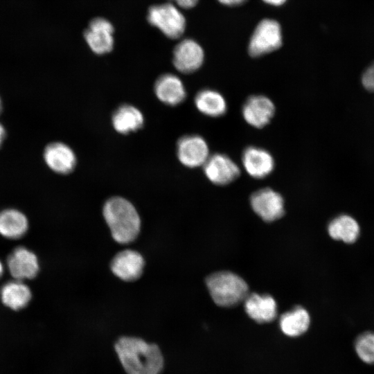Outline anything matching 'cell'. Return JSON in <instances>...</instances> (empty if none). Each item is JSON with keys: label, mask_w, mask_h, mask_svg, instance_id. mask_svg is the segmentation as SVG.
<instances>
[{"label": "cell", "mask_w": 374, "mask_h": 374, "mask_svg": "<svg viewBox=\"0 0 374 374\" xmlns=\"http://www.w3.org/2000/svg\"><path fill=\"white\" fill-rule=\"evenodd\" d=\"M114 350L127 374H161L163 370V355L156 344L123 336L116 341Z\"/></svg>", "instance_id": "obj_1"}, {"label": "cell", "mask_w": 374, "mask_h": 374, "mask_svg": "<svg viewBox=\"0 0 374 374\" xmlns=\"http://www.w3.org/2000/svg\"><path fill=\"white\" fill-rule=\"evenodd\" d=\"M103 215L113 239L119 244H129L138 236L141 220L134 206L127 199L115 196L103 205Z\"/></svg>", "instance_id": "obj_2"}, {"label": "cell", "mask_w": 374, "mask_h": 374, "mask_svg": "<svg viewBox=\"0 0 374 374\" xmlns=\"http://www.w3.org/2000/svg\"><path fill=\"white\" fill-rule=\"evenodd\" d=\"M206 285L213 301L222 307H231L244 301L249 294L247 283L238 275L222 271L209 275Z\"/></svg>", "instance_id": "obj_3"}, {"label": "cell", "mask_w": 374, "mask_h": 374, "mask_svg": "<svg viewBox=\"0 0 374 374\" xmlns=\"http://www.w3.org/2000/svg\"><path fill=\"white\" fill-rule=\"evenodd\" d=\"M148 21L170 39H178L186 28L184 15L170 3L152 6L148 12Z\"/></svg>", "instance_id": "obj_4"}, {"label": "cell", "mask_w": 374, "mask_h": 374, "mask_svg": "<svg viewBox=\"0 0 374 374\" xmlns=\"http://www.w3.org/2000/svg\"><path fill=\"white\" fill-rule=\"evenodd\" d=\"M282 30L279 23L265 19L256 27L249 43V53L260 57L278 49L282 45Z\"/></svg>", "instance_id": "obj_5"}, {"label": "cell", "mask_w": 374, "mask_h": 374, "mask_svg": "<svg viewBox=\"0 0 374 374\" xmlns=\"http://www.w3.org/2000/svg\"><path fill=\"white\" fill-rule=\"evenodd\" d=\"M253 211L264 221L273 222L285 212L283 197L270 188L259 189L250 197Z\"/></svg>", "instance_id": "obj_6"}, {"label": "cell", "mask_w": 374, "mask_h": 374, "mask_svg": "<svg viewBox=\"0 0 374 374\" xmlns=\"http://www.w3.org/2000/svg\"><path fill=\"white\" fill-rule=\"evenodd\" d=\"M202 166L208 179L219 186L233 182L240 174V169L234 161L221 153L210 155Z\"/></svg>", "instance_id": "obj_7"}, {"label": "cell", "mask_w": 374, "mask_h": 374, "mask_svg": "<svg viewBox=\"0 0 374 374\" xmlns=\"http://www.w3.org/2000/svg\"><path fill=\"white\" fill-rule=\"evenodd\" d=\"M177 155L181 163L188 168L203 166L209 155L206 141L197 134L185 135L177 143Z\"/></svg>", "instance_id": "obj_8"}, {"label": "cell", "mask_w": 374, "mask_h": 374, "mask_svg": "<svg viewBox=\"0 0 374 374\" xmlns=\"http://www.w3.org/2000/svg\"><path fill=\"white\" fill-rule=\"evenodd\" d=\"M204 60L202 48L193 39H183L174 48L172 63L181 73H190L196 71L202 66Z\"/></svg>", "instance_id": "obj_9"}, {"label": "cell", "mask_w": 374, "mask_h": 374, "mask_svg": "<svg viewBox=\"0 0 374 374\" xmlns=\"http://www.w3.org/2000/svg\"><path fill=\"white\" fill-rule=\"evenodd\" d=\"M145 260L137 251L125 249L115 255L110 264L112 273L124 281H133L142 274Z\"/></svg>", "instance_id": "obj_10"}, {"label": "cell", "mask_w": 374, "mask_h": 374, "mask_svg": "<svg viewBox=\"0 0 374 374\" xmlns=\"http://www.w3.org/2000/svg\"><path fill=\"white\" fill-rule=\"evenodd\" d=\"M44 161L54 172L67 175L71 172L77 163L74 151L67 144L55 141L48 143L44 150Z\"/></svg>", "instance_id": "obj_11"}, {"label": "cell", "mask_w": 374, "mask_h": 374, "mask_svg": "<svg viewBox=\"0 0 374 374\" xmlns=\"http://www.w3.org/2000/svg\"><path fill=\"white\" fill-rule=\"evenodd\" d=\"M114 27L103 17L93 18L84 30V37L90 48L96 54L103 55L113 48Z\"/></svg>", "instance_id": "obj_12"}, {"label": "cell", "mask_w": 374, "mask_h": 374, "mask_svg": "<svg viewBox=\"0 0 374 374\" xmlns=\"http://www.w3.org/2000/svg\"><path fill=\"white\" fill-rule=\"evenodd\" d=\"M245 121L256 128L266 126L273 118L275 106L271 99L263 95L249 97L242 109Z\"/></svg>", "instance_id": "obj_13"}, {"label": "cell", "mask_w": 374, "mask_h": 374, "mask_svg": "<svg viewBox=\"0 0 374 374\" xmlns=\"http://www.w3.org/2000/svg\"><path fill=\"white\" fill-rule=\"evenodd\" d=\"M242 162L246 172L256 179L267 177L274 168L272 155L267 150L256 146H249L244 150Z\"/></svg>", "instance_id": "obj_14"}, {"label": "cell", "mask_w": 374, "mask_h": 374, "mask_svg": "<svg viewBox=\"0 0 374 374\" xmlns=\"http://www.w3.org/2000/svg\"><path fill=\"white\" fill-rule=\"evenodd\" d=\"M7 266L10 274L16 279H30L39 271V263L34 253L26 248H16L8 257Z\"/></svg>", "instance_id": "obj_15"}, {"label": "cell", "mask_w": 374, "mask_h": 374, "mask_svg": "<svg viewBox=\"0 0 374 374\" xmlns=\"http://www.w3.org/2000/svg\"><path fill=\"white\" fill-rule=\"evenodd\" d=\"M154 90L157 98L170 106L179 105L185 100L186 96L182 81L172 73L160 75L155 81Z\"/></svg>", "instance_id": "obj_16"}, {"label": "cell", "mask_w": 374, "mask_h": 374, "mask_svg": "<svg viewBox=\"0 0 374 374\" xmlns=\"http://www.w3.org/2000/svg\"><path fill=\"white\" fill-rule=\"evenodd\" d=\"M244 309L248 316L262 323L271 322L277 315V304L269 295L248 294L244 299Z\"/></svg>", "instance_id": "obj_17"}, {"label": "cell", "mask_w": 374, "mask_h": 374, "mask_svg": "<svg viewBox=\"0 0 374 374\" xmlns=\"http://www.w3.org/2000/svg\"><path fill=\"white\" fill-rule=\"evenodd\" d=\"M112 123L117 132L127 134L139 130L143 126L144 116L135 106L123 104L113 112Z\"/></svg>", "instance_id": "obj_18"}, {"label": "cell", "mask_w": 374, "mask_h": 374, "mask_svg": "<svg viewBox=\"0 0 374 374\" xmlns=\"http://www.w3.org/2000/svg\"><path fill=\"white\" fill-rule=\"evenodd\" d=\"M194 102L199 112L210 117L222 116L227 109L226 102L223 96L211 89L200 90L196 94Z\"/></svg>", "instance_id": "obj_19"}, {"label": "cell", "mask_w": 374, "mask_h": 374, "mask_svg": "<svg viewBox=\"0 0 374 374\" xmlns=\"http://www.w3.org/2000/svg\"><path fill=\"white\" fill-rule=\"evenodd\" d=\"M28 227V220L19 211L10 208L0 213V234L3 236L19 238L26 233Z\"/></svg>", "instance_id": "obj_20"}, {"label": "cell", "mask_w": 374, "mask_h": 374, "mask_svg": "<svg viewBox=\"0 0 374 374\" xmlns=\"http://www.w3.org/2000/svg\"><path fill=\"white\" fill-rule=\"evenodd\" d=\"M310 323V318L308 312L300 306L282 314L279 321L281 331L291 337L305 333Z\"/></svg>", "instance_id": "obj_21"}, {"label": "cell", "mask_w": 374, "mask_h": 374, "mask_svg": "<svg viewBox=\"0 0 374 374\" xmlns=\"http://www.w3.org/2000/svg\"><path fill=\"white\" fill-rule=\"evenodd\" d=\"M3 303L14 310L26 307L31 299L29 287L20 281H10L1 289Z\"/></svg>", "instance_id": "obj_22"}, {"label": "cell", "mask_w": 374, "mask_h": 374, "mask_svg": "<svg viewBox=\"0 0 374 374\" xmlns=\"http://www.w3.org/2000/svg\"><path fill=\"white\" fill-rule=\"evenodd\" d=\"M328 231L332 238L346 243H353L358 238L359 226L352 217L341 215L330 222Z\"/></svg>", "instance_id": "obj_23"}, {"label": "cell", "mask_w": 374, "mask_h": 374, "mask_svg": "<svg viewBox=\"0 0 374 374\" xmlns=\"http://www.w3.org/2000/svg\"><path fill=\"white\" fill-rule=\"evenodd\" d=\"M355 351L365 363L374 364V332H366L359 335L355 341Z\"/></svg>", "instance_id": "obj_24"}, {"label": "cell", "mask_w": 374, "mask_h": 374, "mask_svg": "<svg viewBox=\"0 0 374 374\" xmlns=\"http://www.w3.org/2000/svg\"><path fill=\"white\" fill-rule=\"evenodd\" d=\"M362 83L366 90L374 93V62L363 73Z\"/></svg>", "instance_id": "obj_25"}, {"label": "cell", "mask_w": 374, "mask_h": 374, "mask_svg": "<svg viewBox=\"0 0 374 374\" xmlns=\"http://www.w3.org/2000/svg\"><path fill=\"white\" fill-rule=\"evenodd\" d=\"M175 1L179 7L188 9L196 6L199 0H170Z\"/></svg>", "instance_id": "obj_26"}, {"label": "cell", "mask_w": 374, "mask_h": 374, "mask_svg": "<svg viewBox=\"0 0 374 374\" xmlns=\"http://www.w3.org/2000/svg\"><path fill=\"white\" fill-rule=\"evenodd\" d=\"M220 3L229 6H238L244 2H245L247 0H217Z\"/></svg>", "instance_id": "obj_27"}, {"label": "cell", "mask_w": 374, "mask_h": 374, "mask_svg": "<svg viewBox=\"0 0 374 374\" xmlns=\"http://www.w3.org/2000/svg\"><path fill=\"white\" fill-rule=\"evenodd\" d=\"M262 1H263L265 3H267L271 6H279L284 4L287 0H262Z\"/></svg>", "instance_id": "obj_28"}, {"label": "cell", "mask_w": 374, "mask_h": 374, "mask_svg": "<svg viewBox=\"0 0 374 374\" xmlns=\"http://www.w3.org/2000/svg\"><path fill=\"white\" fill-rule=\"evenodd\" d=\"M6 136V131L4 126L0 123V147L2 145Z\"/></svg>", "instance_id": "obj_29"}, {"label": "cell", "mask_w": 374, "mask_h": 374, "mask_svg": "<svg viewBox=\"0 0 374 374\" xmlns=\"http://www.w3.org/2000/svg\"><path fill=\"white\" fill-rule=\"evenodd\" d=\"M3 267L1 262L0 261V278L3 274Z\"/></svg>", "instance_id": "obj_30"}, {"label": "cell", "mask_w": 374, "mask_h": 374, "mask_svg": "<svg viewBox=\"0 0 374 374\" xmlns=\"http://www.w3.org/2000/svg\"><path fill=\"white\" fill-rule=\"evenodd\" d=\"M1 111H2V101H1V98L0 97V114H1Z\"/></svg>", "instance_id": "obj_31"}]
</instances>
